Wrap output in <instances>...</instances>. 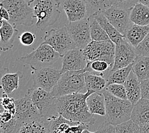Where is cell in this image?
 Listing matches in <instances>:
<instances>
[{
	"instance_id": "f1b7e54d",
	"label": "cell",
	"mask_w": 149,
	"mask_h": 133,
	"mask_svg": "<svg viewBox=\"0 0 149 133\" xmlns=\"http://www.w3.org/2000/svg\"><path fill=\"white\" fill-rule=\"evenodd\" d=\"M47 120L49 122L51 133H65L70 126L80 124V123L74 122L67 120L61 115H59L58 117Z\"/></svg>"
},
{
	"instance_id": "d6986e66",
	"label": "cell",
	"mask_w": 149,
	"mask_h": 133,
	"mask_svg": "<svg viewBox=\"0 0 149 133\" xmlns=\"http://www.w3.org/2000/svg\"><path fill=\"white\" fill-rule=\"evenodd\" d=\"M124 86L126 90L127 100L134 106L141 99V91L140 81L133 70L125 81Z\"/></svg>"
},
{
	"instance_id": "d6a6232c",
	"label": "cell",
	"mask_w": 149,
	"mask_h": 133,
	"mask_svg": "<svg viewBox=\"0 0 149 133\" xmlns=\"http://www.w3.org/2000/svg\"><path fill=\"white\" fill-rule=\"evenodd\" d=\"M116 133H140V127L131 119L116 125Z\"/></svg>"
},
{
	"instance_id": "9a60e30c",
	"label": "cell",
	"mask_w": 149,
	"mask_h": 133,
	"mask_svg": "<svg viewBox=\"0 0 149 133\" xmlns=\"http://www.w3.org/2000/svg\"><path fill=\"white\" fill-rule=\"evenodd\" d=\"M62 61V69L61 71L63 74L68 71L84 70L88 63L83 49L79 47L68 51L63 56Z\"/></svg>"
},
{
	"instance_id": "8d00e7d4",
	"label": "cell",
	"mask_w": 149,
	"mask_h": 133,
	"mask_svg": "<svg viewBox=\"0 0 149 133\" xmlns=\"http://www.w3.org/2000/svg\"><path fill=\"white\" fill-rule=\"evenodd\" d=\"M110 1L111 6L125 9L133 8L138 2V0H110Z\"/></svg>"
},
{
	"instance_id": "f5cc1de1",
	"label": "cell",
	"mask_w": 149,
	"mask_h": 133,
	"mask_svg": "<svg viewBox=\"0 0 149 133\" xmlns=\"http://www.w3.org/2000/svg\"><path fill=\"white\" fill-rule=\"evenodd\" d=\"M27 1H31V0H27Z\"/></svg>"
},
{
	"instance_id": "bcb514c9",
	"label": "cell",
	"mask_w": 149,
	"mask_h": 133,
	"mask_svg": "<svg viewBox=\"0 0 149 133\" xmlns=\"http://www.w3.org/2000/svg\"><path fill=\"white\" fill-rule=\"evenodd\" d=\"M5 111V109L4 106H3V99L2 97H0V115L2 114Z\"/></svg>"
},
{
	"instance_id": "d4e9b609",
	"label": "cell",
	"mask_w": 149,
	"mask_h": 133,
	"mask_svg": "<svg viewBox=\"0 0 149 133\" xmlns=\"http://www.w3.org/2000/svg\"><path fill=\"white\" fill-rule=\"evenodd\" d=\"M17 133H51L49 121L43 118L24 124Z\"/></svg>"
},
{
	"instance_id": "ab89813d",
	"label": "cell",
	"mask_w": 149,
	"mask_h": 133,
	"mask_svg": "<svg viewBox=\"0 0 149 133\" xmlns=\"http://www.w3.org/2000/svg\"><path fill=\"white\" fill-rule=\"evenodd\" d=\"M96 133H116V126L104 121L98 127Z\"/></svg>"
},
{
	"instance_id": "8fae6325",
	"label": "cell",
	"mask_w": 149,
	"mask_h": 133,
	"mask_svg": "<svg viewBox=\"0 0 149 133\" xmlns=\"http://www.w3.org/2000/svg\"><path fill=\"white\" fill-rule=\"evenodd\" d=\"M62 74L61 70L50 67L33 70V87L42 88L50 92L59 81Z\"/></svg>"
},
{
	"instance_id": "ac0fdd59",
	"label": "cell",
	"mask_w": 149,
	"mask_h": 133,
	"mask_svg": "<svg viewBox=\"0 0 149 133\" xmlns=\"http://www.w3.org/2000/svg\"><path fill=\"white\" fill-rule=\"evenodd\" d=\"M18 33L19 31L15 26L4 20L2 28L0 29V51L5 52L11 49Z\"/></svg>"
},
{
	"instance_id": "4316f807",
	"label": "cell",
	"mask_w": 149,
	"mask_h": 133,
	"mask_svg": "<svg viewBox=\"0 0 149 133\" xmlns=\"http://www.w3.org/2000/svg\"><path fill=\"white\" fill-rule=\"evenodd\" d=\"M133 63L130 65L114 71H110L104 75L107 87L111 84H124L133 69Z\"/></svg>"
},
{
	"instance_id": "f6af8a7d",
	"label": "cell",
	"mask_w": 149,
	"mask_h": 133,
	"mask_svg": "<svg viewBox=\"0 0 149 133\" xmlns=\"http://www.w3.org/2000/svg\"><path fill=\"white\" fill-rule=\"evenodd\" d=\"M140 133H149V123L140 126Z\"/></svg>"
},
{
	"instance_id": "5bb4252c",
	"label": "cell",
	"mask_w": 149,
	"mask_h": 133,
	"mask_svg": "<svg viewBox=\"0 0 149 133\" xmlns=\"http://www.w3.org/2000/svg\"><path fill=\"white\" fill-rule=\"evenodd\" d=\"M131 10V8L125 9L111 6L103 12L108 21L124 37L129 28L133 24L130 19Z\"/></svg>"
},
{
	"instance_id": "b9f144b4",
	"label": "cell",
	"mask_w": 149,
	"mask_h": 133,
	"mask_svg": "<svg viewBox=\"0 0 149 133\" xmlns=\"http://www.w3.org/2000/svg\"><path fill=\"white\" fill-rule=\"evenodd\" d=\"M141 98L149 100V79L140 81Z\"/></svg>"
},
{
	"instance_id": "7dc6e473",
	"label": "cell",
	"mask_w": 149,
	"mask_h": 133,
	"mask_svg": "<svg viewBox=\"0 0 149 133\" xmlns=\"http://www.w3.org/2000/svg\"><path fill=\"white\" fill-rule=\"evenodd\" d=\"M138 1L149 7V0H138Z\"/></svg>"
},
{
	"instance_id": "9c48e42d",
	"label": "cell",
	"mask_w": 149,
	"mask_h": 133,
	"mask_svg": "<svg viewBox=\"0 0 149 133\" xmlns=\"http://www.w3.org/2000/svg\"><path fill=\"white\" fill-rule=\"evenodd\" d=\"M42 44L51 46L61 56H63L68 51L77 47L66 26L61 28H54L47 32Z\"/></svg>"
},
{
	"instance_id": "6da1fadb",
	"label": "cell",
	"mask_w": 149,
	"mask_h": 133,
	"mask_svg": "<svg viewBox=\"0 0 149 133\" xmlns=\"http://www.w3.org/2000/svg\"><path fill=\"white\" fill-rule=\"evenodd\" d=\"M94 92L87 90L86 93H75L57 97L59 114L72 122L86 124L89 127L94 125L96 118L88 109L86 100L88 96Z\"/></svg>"
},
{
	"instance_id": "1f68e13d",
	"label": "cell",
	"mask_w": 149,
	"mask_h": 133,
	"mask_svg": "<svg viewBox=\"0 0 149 133\" xmlns=\"http://www.w3.org/2000/svg\"><path fill=\"white\" fill-rule=\"evenodd\" d=\"M89 16L96 12H104L111 6L110 0H85Z\"/></svg>"
},
{
	"instance_id": "52a82bcc",
	"label": "cell",
	"mask_w": 149,
	"mask_h": 133,
	"mask_svg": "<svg viewBox=\"0 0 149 133\" xmlns=\"http://www.w3.org/2000/svg\"><path fill=\"white\" fill-rule=\"evenodd\" d=\"M60 54L46 44H42L35 50L19 58L22 62L28 64L33 70L49 67L60 58Z\"/></svg>"
},
{
	"instance_id": "484cf974",
	"label": "cell",
	"mask_w": 149,
	"mask_h": 133,
	"mask_svg": "<svg viewBox=\"0 0 149 133\" xmlns=\"http://www.w3.org/2000/svg\"><path fill=\"white\" fill-rule=\"evenodd\" d=\"M85 83L87 90H91L97 93L103 94L107 87L105 78L88 72L85 73Z\"/></svg>"
},
{
	"instance_id": "7c38bea8",
	"label": "cell",
	"mask_w": 149,
	"mask_h": 133,
	"mask_svg": "<svg viewBox=\"0 0 149 133\" xmlns=\"http://www.w3.org/2000/svg\"><path fill=\"white\" fill-rule=\"evenodd\" d=\"M137 54L135 47L124 39L120 43L116 44L114 64L111 71H114L126 67L133 63Z\"/></svg>"
},
{
	"instance_id": "f35d334b",
	"label": "cell",
	"mask_w": 149,
	"mask_h": 133,
	"mask_svg": "<svg viewBox=\"0 0 149 133\" xmlns=\"http://www.w3.org/2000/svg\"><path fill=\"white\" fill-rule=\"evenodd\" d=\"M19 39L23 46H30L35 42L36 35L30 32H25L19 37Z\"/></svg>"
},
{
	"instance_id": "277c9868",
	"label": "cell",
	"mask_w": 149,
	"mask_h": 133,
	"mask_svg": "<svg viewBox=\"0 0 149 133\" xmlns=\"http://www.w3.org/2000/svg\"><path fill=\"white\" fill-rule=\"evenodd\" d=\"M86 72L84 69L63 73L50 93L56 97L75 93H86L87 91L85 83Z\"/></svg>"
},
{
	"instance_id": "cb8c5ba5",
	"label": "cell",
	"mask_w": 149,
	"mask_h": 133,
	"mask_svg": "<svg viewBox=\"0 0 149 133\" xmlns=\"http://www.w3.org/2000/svg\"><path fill=\"white\" fill-rule=\"evenodd\" d=\"M130 19L135 25L140 26H149V7L138 2L131 8Z\"/></svg>"
},
{
	"instance_id": "7402d4cb",
	"label": "cell",
	"mask_w": 149,
	"mask_h": 133,
	"mask_svg": "<svg viewBox=\"0 0 149 133\" xmlns=\"http://www.w3.org/2000/svg\"><path fill=\"white\" fill-rule=\"evenodd\" d=\"M149 33V26H140L133 24L124 35L128 42L135 48L146 37Z\"/></svg>"
},
{
	"instance_id": "7bdbcfd3",
	"label": "cell",
	"mask_w": 149,
	"mask_h": 133,
	"mask_svg": "<svg viewBox=\"0 0 149 133\" xmlns=\"http://www.w3.org/2000/svg\"><path fill=\"white\" fill-rule=\"evenodd\" d=\"M15 117V115L12 114L8 111L5 110L2 114L0 115V122H8Z\"/></svg>"
},
{
	"instance_id": "e0dca14e",
	"label": "cell",
	"mask_w": 149,
	"mask_h": 133,
	"mask_svg": "<svg viewBox=\"0 0 149 133\" xmlns=\"http://www.w3.org/2000/svg\"><path fill=\"white\" fill-rule=\"evenodd\" d=\"M8 72V68L0 71V89L9 95L19 88V81L22 78L23 74L21 72L12 74Z\"/></svg>"
},
{
	"instance_id": "603a6c76",
	"label": "cell",
	"mask_w": 149,
	"mask_h": 133,
	"mask_svg": "<svg viewBox=\"0 0 149 133\" xmlns=\"http://www.w3.org/2000/svg\"><path fill=\"white\" fill-rule=\"evenodd\" d=\"M89 111L93 115L105 116V99L103 94L94 92L88 96L86 100Z\"/></svg>"
},
{
	"instance_id": "74e56055",
	"label": "cell",
	"mask_w": 149,
	"mask_h": 133,
	"mask_svg": "<svg viewBox=\"0 0 149 133\" xmlns=\"http://www.w3.org/2000/svg\"><path fill=\"white\" fill-rule=\"evenodd\" d=\"M3 99V104L4 106L5 110L8 111L12 114L15 115V111H16V108H15V100L13 98L10 97L8 95L6 94L5 93L2 94Z\"/></svg>"
},
{
	"instance_id": "db71d44e",
	"label": "cell",
	"mask_w": 149,
	"mask_h": 133,
	"mask_svg": "<svg viewBox=\"0 0 149 133\" xmlns=\"http://www.w3.org/2000/svg\"><path fill=\"white\" fill-rule=\"evenodd\" d=\"M2 1H3V0H0V2H1Z\"/></svg>"
},
{
	"instance_id": "44dd1931",
	"label": "cell",
	"mask_w": 149,
	"mask_h": 133,
	"mask_svg": "<svg viewBox=\"0 0 149 133\" xmlns=\"http://www.w3.org/2000/svg\"><path fill=\"white\" fill-rule=\"evenodd\" d=\"M92 15L105 31L111 41H112L115 44L120 43L124 39V37L108 21L103 12H96L93 13Z\"/></svg>"
},
{
	"instance_id": "7a4b0ae2",
	"label": "cell",
	"mask_w": 149,
	"mask_h": 133,
	"mask_svg": "<svg viewBox=\"0 0 149 133\" xmlns=\"http://www.w3.org/2000/svg\"><path fill=\"white\" fill-rule=\"evenodd\" d=\"M29 4L37 19L36 28L41 30L55 24L61 13L59 0H31Z\"/></svg>"
},
{
	"instance_id": "5b68a950",
	"label": "cell",
	"mask_w": 149,
	"mask_h": 133,
	"mask_svg": "<svg viewBox=\"0 0 149 133\" xmlns=\"http://www.w3.org/2000/svg\"><path fill=\"white\" fill-rule=\"evenodd\" d=\"M1 5L8 10L9 23L13 26H31L34 24L35 17L33 9L27 0H3Z\"/></svg>"
},
{
	"instance_id": "60d3db41",
	"label": "cell",
	"mask_w": 149,
	"mask_h": 133,
	"mask_svg": "<svg viewBox=\"0 0 149 133\" xmlns=\"http://www.w3.org/2000/svg\"><path fill=\"white\" fill-rule=\"evenodd\" d=\"M89 126L84 124H79L77 125H72L67 129L65 133H82L86 129H89Z\"/></svg>"
},
{
	"instance_id": "83f0119b",
	"label": "cell",
	"mask_w": 149,
	"mask_h": 133,
	"mask_svg": "<svg viewBox=\"0 0 149 133\" xmlns=\"http://www.w3.org/2000/svg\"><path fill=\"white\" fill-rule=\"evenodd\" d=\"M132 70L140 81L149 79V56H138L133 63Z\"/></svg>"
},
{
	"instance_id": "816d5d0a",
	"label": "cell",
	"mask_w": 149,
	"mask_h": 133,
	"mask_svg": "<svg viewBox=\"0 0 149 133\" xmlns=\"http://www.w3.org/2000/svg\"><path fill=\"white\" fill-rule=\"evenodd\" d=\"M1 2H0V8H1Z\"/></svg>"
},
{
	"instance_id": "e575fe53",
	"label": "cell",
	"mask_w": 149,
	"mask_h": 133,
	"mask_svg": "<svg viewBox=\"0 0 149 133\" xmlns=\"http://www.w3.org/2000/svg\"><path fill=\"white\" fill-rule=\"evenodd\" d=\"M1 133H17L22 125L17 120L15 117L8 122H1Z\"/></svg>"
},
{
	"instance_id": "c3c4849f",
	"label": "cell",
	"mask_w": 149,
	"mask_h": 133,
	"mask_svg": "<svg viewBox=\"0 0 149 133\" xmlns=\"http://www.w3.org/2000/svg\"><path fill=\"white\" fill-rule=\"evenodd\" d=\"M82 133H96V132H91L89 131V129H86L82 132Z\"/></svg>"
},
{
	"instance_id": "ba28073f",
	"label": "cell",
	"mask_w": 149,
	"mask_h": 133,
	"mask_svg": "<svg viewBox=\"0 0 149 133\" xmlns=\"http://www.w3.org/2000/svg\"><path fill=\"white\" fill-rule=\"evenodd\" d=\"M116 44L112 41L92 40L83 49L84 55L88 61L96 60H103L113 66Z\"/></svg>"
},
{
	"instance_id": "f546056e",
	"label": "cell",
	"mask_w": 149,
	"mask_h": 133,
	"mask_svg": "<svg viewBox=\"0 0 149 133\" xmlns=\"http://www.w3.org/2000/svg\"><path fill=\"white\" fill-rule=\"evenodd\" d=\"M112 68L113 67L105 61L96 60L92 61H88L85 70L91 74L104 77V75L112 69Z\"/></svg>"
},
{
	"instance_id": "f907efd6",
	"label": "cell",
	"mask_w": 149,
	"mask_h": 133,
	"mask_svg": "<svg viewBox=\"0 0 149 133\" xmlns=\"http://www.w3.org/2000/svg\"><path fill=\"white\" fill-rule=\"evenodd\" d=\"M0 133H1V123H0Z\"/></svg>"
},
{
	"instance_id": "8992f818",
	"label": "cell",
	"mask_w": 149,
	"mask_h": 133,
	"mask_svg": "<svg viewBox=\"0 0 149 133\" xmlns=\"http://www.w3.org/2000/svg\"><path fill=\"white\" fill-rule=\"evenodd\" d=\"M27 95L38 109L42 117L50 120L59 115L57 111V97L49 91L40 88L28 90Z\"/></svg>"
},
{
	"instance_id": "4fadbf2b",
	"label": "cell",
	"mask_w": 149,
	"mask_h": 133,
	"mask_svg": "<svg viewBox=\"0 0 149 133\" xmlns=\"http://www.w3.org/2000/svg\"><path fill=\"white\" fill-rule=\"evenodd\" d=\"M16 111L15 117L22 125L25 123L42 118L36 106L28 95L15 100Z\"/></svg>"
},
{
	"instance_id": "836d02e7",
	"label": "cell",
	"mask_w": 149,
	"mask_h": 133,
	"mask_svg": "<svg viewBox=\"0 0 149 133\" xmlns=\"http://www.w3.org/2000/svg\"><path fill=\"white\" fill-rule=\"evenodd\" d=\"M105 90L114 97L120 99L127 100L126 88L122 84H111L106 87Z\"/></svg>"
},
{
	"instance_id": "681fc988",
	"label": "cell",
	"mask_w": 149,
	"mask_h": 133,
	"mask_svg": "<svg viewBox=\"0 0 149 133\" xmlns=\"http://www.w3.org/2000/svg\"><path fill=\"white\" fill-rule=\"evenodd\" d=\"M3 23H4V20L0 18V29L2 28V26L3 25Z\"/></svg>"
},
{
	"instance_id": "ffe728a7",
	"label": "cell",
	"mask_w": 149,
	"mask_h": 133,
	"mask_svg": "<svg viewBox=\"0 0 149 133\" xmlns=\"http://www.w3.org/2000/svg\"><path fill=\"white\" fill-rule=\"evenodd\" d=\"M131 119L140 127L149 123V100L141 98L133 106Z\"/></svg>"
},
{
	"instance_id": "30bf717a",
	"label": "cell",
	"mask_w": 149,
	"mask_h": 133,
	"mask_svg": "<svg viewBox=\"0 0 149 133\" xmlns=\"http://www.w3.org/2000/svg\"><path fill=\"white\" fill-rule=\"evenodd\" d=\"M76 47L84 49L92 39L91 37L89 17L65 25Z\"/></svg>"
},
{
	"instance_id": "d590c367",
	"label": "cell",
	"mask_w": 149,
	"mask_h": 133,
	"mask_svg": "<svg viewBox=\"0 0 149 133\" xmlns=\"http://www.w3.org/2000/svg\"><path fill=\"white\" fill-rule=\"evenodd\" d=\"M135 49L137 56H149V33Z\"/></svg>"
},
{
	"instance_id": "4dcf8cb0",
	"label": "cell",
	"mask_w": 149,
	"mask_h": 133,
	"mask_svg": "<svg viewBox=\"0 0 149 133\" xmlns=\"http://www.w3.org/2000/svg\"><path fill=\"white\" fill-rule=\"evenodd\" d=\"M90 19V29L91 39L94 41H107L110 40L109 37L102 27L94 17L91 15L89 16Z\"/></svg>"
},
{
	"instance_id": "2e32d148",
	"label": "cell",
	"mask_w": 149,
	"mask_h": 133,
	"mask_svg": "<svg viewBox=\"0 0 149 133\" xmlns=\"http://www.w3.org/2000/svg\"><path fill=\"white\" fill-rule=\"evenodd\" d=\"M59 1L60 8L63 9L70 23L89 17L85 0H59Z\"/></svg>"
},
{
	"instance_id": "3957f363",
	"label": "cell",
	"mask_w": 149,
	"mask_h": 133,
	"mask_svg": "<svg viewBox=\"0 0 149 133\" xmlns=\"http://www.w3.org/2000/svg\"><path fill=\"white\" fill-rule=\"evenodd\" d=\"M103 94L105 99V121L116 126L131 120L133 105L130 101L114 97L107 90Z\"/></svg>"
},
{
	"instance_id": "ee69618b",
	"label": "cell",
	"mask_w": 149,
	"mask_h": 133,
	"mask_svg": "<svg viewBox=\"0 0 149 133\" xmlns=\"http://www.w3.org/2000/svg\"><path fill=\"white\" fill-rule=\"evenodd\" d=\"M0 18L8 22L10 20V15L8 10L2 6L0 8Z\"/></svg>"
}]
</instances>
